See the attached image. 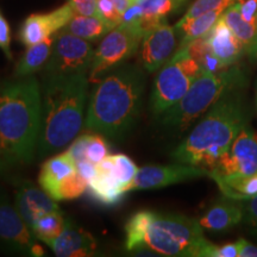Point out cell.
<instances>
[{
    "label": "cell",
    "mask_w": 257,
    "mask_h": 257,
    "mask_svg": "<svg viewBox=\"0 0 257 257\" xmlns=\"http://www.w3.org/2000/svg\"><path fill=\"white\" fill-rule=\"evenodd\" d=\"M76 172H78L76 162L74 161L69 150H66L60 155L48 159L43 163L40 176H38V184L42 189H44L51 198L56 200L57 188L61 181Z\"/></svg>",
    "instance_id": "obj_19"
},
{
    "label": "cell",
    "mask_w": 257,
    "mask_h": 257,
    "mask_svg": "<svg viewBox=\"0 0 257 257\" xmlns=\"http://www.w3.org/2000/svg\"><path fill=\"white\" fill-rule=\"evenodd\" d=\"M89 137H91V134H85L81 135V136L76 137L72 143V146L69 147V153L72 154L74 161L76 163L81 162L86 159V148H87Z\"/></svg>",
    "instance_id": "obj_36"
},
{
    "label": "cell",
    "mask_w": 257,
    "mask_h": 257,
    "mask_svg": "<svg viewBox=\"0 0 257 257\" xmlns=\"http://www.w3.org/2000/svg\"><path fill=\"white\" fill-rule=\"evenodd\" d=\"M127 251L148 249L163 256L213 257L216 245L204 236L198 219L182 214L138 211L124 226Z\"/></svg>",
    "instance_id": "obj_2"
},
{
    "label": "cell",
    "mask_w": 257,
    "mask_h": 257,
    "mask_svg": "<svg viewBox=\"0 0 257 257\" xmlns=\"http://www.w3.org/2000/svg\"><path fill=\"white\" fill-rule=\"evenodd\" d=\"M47 245L60 257H86L93 256L98 248V243L92 233L87 232L72 220H66L64 229L57 238Z\"/></svg>",
    "instance_id": "obj_16"
},
{
    "label": "cell",
    "mask_w": 257,
    "mask_h": 257,
    "mask_svg": "<svg viewBox=\"0 0 257 257\" xmlns=\"http://www.w3.org/2000/svg\"><path fill=\"white\" fill-rule=\"evenodd\" d=\"M54 36L46 38L40 43L28 47L24 55L21 57L18 63L15 67L16 78H24L30 76L32 74L40 72L46 66L51 54V48L54 43Z\"/></svg>",
    "instance_id": "obj_22"
},
{
    "label": "cell",
    "mask_w": 257,
    "mask_h": 257,
    "mask_svg": "<svg viewBox=\"0 0 257 257\" xmlns=\"http://www.w3.org/2000/svg\"><path fill=\"white\" fill-rule=\"evenodd\" d=\"M15 206L28 226L32 227L38 218L54 211H61L55 199L31 182L25 181L18 186L16 192Z\"/></svg>",
    "instance_id": "obj_15"
},
{
    "label": "cell",
    "mask_w": 257,
    "mask_h": 257,
    "mask_svg": "<svg viewBox=\"0 0 257 257\" xmlns=\"http://www.w3.org/2000/svg\"><path fill=\"white\" fill-rule=\"evenodd\" d=\"M64 225L66 220L62 216V212L54 211L38 218L32 225L31 231L36 239L48 244L60 236L64 229Z\"/></svg>",
    "instance_id": "obj_27"
},
{
    "label": "cell",
    "mask_w": 257,
    "mask_h": 257,
    "mask_svg": "<svg viewBox=\"0 0 257 257\" xmlns=\"http://www.w3.org/2000/svg\"><path fill=\"white\" fill-rule=\"evenodd\" d=\"M236 2L237 0H195L191 5V8L187 10V12L184 15V17L176 23V25L191 21V19L207 14V12L214 11V10H226Z\"/></svg>",
    "instance_id": "obj_30"
},
{
    "label": "cell",
    "mask_w": 257,
    "mask_h": 257,
    "mask_svg": "<svg viewBox=\"0 0 257 257\" xmlns=\"http://www.w3.org/2000/svg\"><path fill=\"white\" fill-rule=\"evenodd\" d=\"M42 125V92L35 76L0 85V163L27 165L34 160Z\"/></svg>",
    "instance_id": "obj_1"
},
{
    "label": "cell",
    "mask_w": 257,
    "mask_h": 257,
    "mask_svg": "<svg viewBox=\"0 0 257 257\" xmlns=\"http://www.w3.org/2000/svg\"><path fill=\"white\" fill-rule=\"evenodd\" d=\"M175 48L176 29L163 22L148 32L141 42V64L147 72H156L165 66Z\"/></svg>",
    "instance_id": "obj_13"
},
{
    "label": "cell",
    "mask_w": 257,
    "mask_h": 257,
    "mask_svg": "<svg viewBox=\"0 0 257 257\" xmlns=\"http://www.w3.org/2000/svg\"><path fill=\"white\" fill-rule=\"evenodd\" d=\"M206 38L212 53L225 68L233 66L243 55L244 48L242 43L234 36L232 30L225 23L223 17L218 19L212 30L206 35Z\"/></svg>",
    "instance_id": "obj_18"
},
{
    "label": "cell",
    "mask_w": 257,
    "mask_h": 257,
    "mask_svg": "<svg viewBox=\"0 0 257 257\" xmlns=\"http://www.w3.org/2000/svg\"><path fill=\"white\" fill-rule=\"evenodd\" d=\"M88 181L78 172L64 178L57 188L56 201L60 200H73L87 191Z\"/></svg>",
    "instance_id": "obj_29"
},
{
    "label": "cell",
    "mask_w": 257,
    "mask_h": 257,
    "mask_svg": "<svg viewBox=\"0 0 257 257\" xmlns=\"http://www.w3.org/2000/svg\"><path fill=\"white\" fill-rule=\"evenodd\" d=\"M75 14L100 18L98 11V0H69Z\"/></svg>",
    "instance_id": "obj_34"
},
{
    "label": "cell",
    "mask_w": 257,
    "mask_h": 257,
    "mask_svg": "<svg viewBox=\"0 0 257 257\" xmlns=\"http://www.w3.org/2000/svg\"><path fill=\"white\" fill-rule=\"evenodd\" d=\"M87 191L94 200L106 206L119 204L127 193L111 174L104 161L96 165V174L88 181Z\"/></svg>",
    "instance_id": "obj_20"
},
{
    "label": "cell",
    "mask_w": 257,
    "mask_h": 257,
    "mask_svg": "<svg viewBox=\"0 0 257 257\" xmlns=\"http://www.w3.org/2000/svg\"><path fill=\"white\" fill-rule=\"evenodd\" d=\"M244 83L243 70L237 67L231 66L217 73L202 70L184 98L162 114V123L168 127L184 130L220 98Z\"/></svg>",
    "instance_id": "obj_6"
},
{
    "label": "cell",
    "mask_w": 257,
    "mask_h": 257,
    "mask_svg": "<svg viewBox=\"0 0 257 257\" xmlns=\"http://www.w3.org/2000/svg\"><path fill=\"white\" fill-rule=\"evenodd\" d=\"M75 11L69 3L60 6L49 14H34L25 19L19 30V40L25 47L34 46L53 36L66 27Z\"/></svg>",
    "instance_id": "obj_14"
},
{
    "label": "cell",
    "mask_w": 257,
    "mask_h": 257,
    "mask_svg": "<svg viewBox=\"0 0 257 257\" xmlns=\"http://www.w3.org/2000/svg\"><path fill=\"white\" fill-rule=\"evenodd\" d=\"M146 86L137 66L117 67L93 89L85 119L86 130L110 138H120L136 123Z\"/></svg>",
    "instance_id": "obj_3"
},
{
    "label": "cell",
    "mask_w": 257,
    "mask_h": 257,
    "mask_svg": "<svg viewBox=\"0 0 257 257\" xmlns=\"http://www.w3.org/2000/svg\"><path fill=\"white\" fill-rule=\"evenodd\" d=\"M0 49L4 51L5 56L9 60H12L11 53V29L9 22L0 12Z\"/></svg>",
    "instance_id": "obj_35"
},
{
    "label": "cell",
    "mask_w": 257,
    "mask_h": 257,
    "mask_svg": "<svg viewBox=\"0 0 257 257\" xmlns=\"http://www.w3.org/2000/svg\"><path fill=\"white\" fill-rule=\"evenodd\" d=\"M236 5L245 21H257V0H237Z\"/></svg>",
    "instance_id": "obj_37"
},
{
    "label": "cell",
    "mask_w": 257,
    "mask_h": 257,
    "mask_svg": "<svg viewBox=\"0 0 257 257\" xmlns=\"http://www.w3.org/2000/svg\"><path fill=\"white\" fill-rule=\"evenodd\" d=\"M108 152H110L108 144L105 141V138L101 135L91 134L87 148H86V159L91 161L94 165H98L110 155Z\"/></svg>",
    "instance_id": "obj_31"
},
{
    "label": "cell",
    "mask_w": 257,
    "mask_h": 257,
    "mask_svg": "<svg viewBox=\"0 0 257 257\" xmlns=\"http://www.w3.org/2000/svg\"><path fill=\"white\" fill-rule=\"evenodd\" d=\"M245 124L246 111L242 100L232 92L227 93L208 108L205 117L172 154L173 159L211 170Z\"/></svg>",
    "instance_id": "obj_5"
},
{
    "label": "cell",
    "mask_w": 257,
    "mask_h": 257,
    "mask_svg": "<svg viewBox=\"0 0 257 257\" xmlns=\"http://www.w3.org/2000/svg\"><path fill=\"white\" fill-rule=\"evenodd\" d=\"M143 11L142 29L144 36L165 22V18L172 12L178 11L185 4L184 0H134Z\"/></svg>",
    "instance_id": "obj_23"
},
{
    "label": "cell",
    "mask_w": 257,
    "mask_h": 257,
    "mask_svg": "<svg viewBox=\"0 0 257 257\" xmlns=\"http://www.w3.org/2000/svg\"><path fill=\"white\" fill-rule=\"evenodd\" d=\"M76 168H78L79 174L83 176L87 181L96 174V165L88 160H83L81 162L76 163Z\"/></svg>",
    "instance_id": "obj_39"
},
{
    "label": "cell",
    "mask_w": 257,
    "mask_h": 257,
    "mask_svg": "<svg viewBox=\"0 0 257 257\" xmlns=\"http://www.w3.org/2000/svg\"><path fill=\"white\" fill-rule=\"evenodd\" d=\"M94 50L88 41L63 30L56 32L49 60L43 67L46 76H69L88 74Z\"/></svg>",
    "instance_id": "obj_8"
},
{
    "label": "cell",
    "mask_w": 257,
    "mask_h": 257,
    "mask_svg": "<svg viewBox=\"0 0 257 257\" xmlns=\"http://www.w3.org/2000/svg\"><path fill=\"white\" fill-rule=\"evenodd\" d=\"M224 11L225 10L221 9L214 10V11L207 12V14L193 18L191 21L185 22V23L180 25H175L176 31L181 32L182 35L179 48L187 46L192 41L206 36L208 32L212 30V28L214 27V24L217 23L218 19L221 17Z\"/></svg>",
    "instance_id": "obj_24"
},
{
    "label": "cell",
    "mask_w": 257,
    "mask_h": 257,
    "mask_svg": "<svg viewBox=\"0 0 257 257\" xmlns=\"http://www.w3.org/2000/svg\"><path fill=\"white\" fill-rule=\"evenodd\" d=\"M143 35L133 28L119 25L106 35L93 55L89 82H99L111 70L130 59L140 48Z\"/></svg>",
    "instance_id": "obj_9"
},
{
    "label": "cell",
    "mask_w": 257,
    "mask_h": 257,
    "mask_svg": "<svg viewBox=\"0 0 257 257\" xmlns=\"http://www.w3.org/2000/svg\"><path fill=\"white\" fill-rule=\"evenodd\" d=\"M88 82V74L43 78L37 147L41 157L63 149L78 136L83 124Z\"/></svg>",
    "instance_id": "obj_4"
},
{
    "label": "cell",
    "mask_w": 257,
    "mask_h": 257,
    "mask_svg": "<svg viewBox=\"0 0 257 257\" xmlns=\"http://www.w3.org/2000/svg\"><path fill=\"white\" fill-rule=\"evenodd\" d=\"M257 174V134L244 125L227 152L210 170V178H236Z\"/></svg>",
    "instance_id": "obj_10"
},
{
    "label": "cell",
    "mask_w": 257,
    "mask_h": 257,
    "mask_svg": "<svg viewBox=\"0 0 257 257\" xmlns=\"http://www.w3.org/2000/svg\"><path fill=\"white\" fill-rule=\"evenodd\" d=\"M199 224L211 232H225L243 221L242 200L224 197L212 204L200 217Z\"/></svg>",
    "instance_id": "obj_17"
},
{
    "label": "cell",
    "mask_w": 257,
    "mask_h": 257,
    "mask_svg": "<svg viewBox=\"0 0 257 257\" xmlns=\"http://www.w3.org/2000/svg\"><path fill=\"white\" fill-rule=\"evenodd\" d=\"M239 255L238 257H257V246L248 240L239 239Z\"/></svg>",
    "instance_id": "obj_40"
},
{
    "label": "cell",
    "mask_w": 257,
    "mask_h": 257,
    "mask_svg": "<svg viewBox=\"0 0 257 257\" xmlns=\"http://www.w3.org/2000/svg\"><path fill=\"white\" fill-rule=\"evenodd\" d=\"M243 221L253 234H257V194L243 199Z\"/></svg>",
    "instance_id": "obj_33"
},
{
    "label": "cell",
    "mask_w": 257,
    "mask_h": 257,
    "mask_svg": "<svg viewBox=\"0 0 257 257\" xmlns=\"http://www.w3.org/2000/svg\"><path fill=\"white\" fill-rule=\"evenodd\" d=\"M131 2H133V3H134V0H131Z\"/></svg>",
    "instance_id": "obj_41"
},
{
    "label": "cell",
    "mask_w": 257,
    "mask_h": 257,
    "mask_svg": "<svg viewBox=\"0 0 257 257\" xmlns=\"http://www.w3.org/2000/svg\"><path fill=\"white\" fill-rule=\"evenodd\" d=\"M225 23L229 25L234 36L238 38L246 53L251 59H257V21L248 22L240 15L236 3L227 8L221 15Z\"/></svg>",
    "instance_id": "obj_21"
},
{
    "label": "cell",
    "mask_w": 257,
    "mask_h": 257,
    "mask_svg": "<svg viewBox=\"0 0 257 257\" xmlns=\"http://www.w3.org/2000/svg\"><path fill=\"white\" fill-rule=\"evenodd\" d=\"M239 255V243L238 240L234 243H227L224 245L214 248L213 257H238Z\"/></svg>",
    "instance_id": "obj_38"
},
{
    "label": "cell",
    "mask_w": 257,
    "mask_h": 257,
    "mask_svg": "<svg viewBox=\"0 0 257 257\" xmlns=\"http://www.w3.org/2000/svg\"><path fill=\"white\" fill-rule=\"evenodd\" d=\"M98 11L100 19L107 25L110 30L119 27L121 22V14L115 8L112 0H98Z\"/></svg>",
    "instance_id": "obj_32"
},
{
    "label": "cell",
    "mask_w": 257,
    "mask_h": 257,
    "mask_svg": "<svg viewBox=\"0 0 257 257\" xmlns=\"http://www.w3.org/2000/svg\"><path fill=\"white\" fill-rule=\"evenodd\" d=\"M202 73V68L185 47L165 63L156 76L150 96L153 113L163 114L184 98L192 83Z\"/></svg>",
    "instance_id": "obj_7"
},
{
    "label": "cell",
    "mask_w": 257,
    "mask_h": 257,
    "mask_svg": "<svg viewBox=\"0 0 257 257\" xmlns=\"http://www.w3.org/2000/svg\"><path fill=\"white\" fill-rule=\"evenodd\" d=\"M210 176V170L192 165H168L146 166L138 169L130 191L155 189L180 184L188 180Z\"/></svg>",
    "instance_id": "obj_12"
},
{
    "label": "cell",
    "mask_w": 257,
    "mask_h": 257,
    "mask_svg": "<svg viewBox=\"0 0 257 257\" xmlns=\"http://www.w3.org/2000/svg\"><path fill=\"white\" fill-rule=\"evenodd\" d=\"M225 197L248 199L257 194V174L236 178H213Z\"/></svg>",
    "instance_id": "obj_26"
},
{
    "label": "cell",
    "mask_w": 257,
    "mask_h": 257,
    "mask_svg": "<svg viewBox=\"0 0 257 257\" xmlns=\"http://www.w3.org/2000/svg\"><path fill=\"white\" fill-rule=\"evenodd\" d=\"M104 162L121 187L126 192H130V186L133 185L135 176L138 172L134 161L124 154H115V155H108L104 159Z\"/></svg>",
    "instance_id": "obj_28"
},
{
    "label": "cell",
    "mask_w": 257,
    "mask_h": 257,
    "mask_svg": "<svg viewBox=\"0 0 257 257\" xmlns=\"http://www.w3.org/2000/svg\"><path fill=\"white\" fill-rule=\"evenodd\" d=\"M63 30L86 41H95L111 31L100 18L79 14L74 15V17L63 28Z\"/></svg>",
    "instance_id": "obj_25"
},
{
    "label": "cell",
    "mask_w": 257,
    "mask_h": 257,
    "mask_svg": "<svg viewBox=\"0 0 257 257\" xmlns=\"http://www.w3.org/2000/svg\"><path fill=\"white\" fill-rule=\"evenodd\" d=\"M35 238L16 206L5 195H0V245L10 251L28 256H43L44 249Z\"/></svg>",
    "instance_id": "obj_11"
}]
</instances>
